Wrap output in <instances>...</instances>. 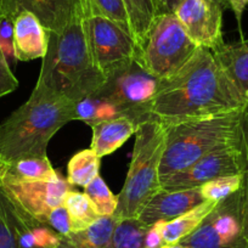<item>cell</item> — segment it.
I'll list each match as a JSON object with an SVG mask.
<instances>
[{
	"label": "cell",
	"instance_id": "cell-1",
	"mask_svg": "<svg viewBox=\"0 0 248 248\" xmlns=\"http://www.w3.org/2000/svg\"><path fill=\"white\" fill-rule=\"evenodd\" d=\"M247 104L211 50L200 47L169 79H163L151 113L164 125L237 113Z\"/></svg>",
	"mask_w": 248,
	"mask_h": 248
},
{
	"label": "cell",
	"instance_id": "cell-2",
	"mask_svg": "<svg viewBox=\"0 0 248 248\" xmlns=\"http://www.w3.org/2000/svg\"><path fill=\"white\" fill-rule=\"evenodd\" d=\"M75 121V102L37 80L30 99L0 124V161L45 157L51 138Z\"/></svg>",
	"mask_w": 248,
	"mask_h": 248
},
{
	"label": "cell",
	"instance_id": "cell-3",
	"mask_svg": "<svg viewBox=\"0 0 248 248\" xmlns=\"http://www.w3.org/2000/svg\"><path fill=\"white\" fill-rule=\"evenodd\" d=\"M49 44L38 80L72 102L96 94L106 83L90 50L84 18L71 22L60 33L47 32Z\"/></svg>",
	"mask_w": 248,
	"mask_h": 248
},
{
	"label": "cell",
	"instance_id": "cell-4",
	"mask_svg": "<svg viewBox=\"0 0 248 248\" xmlns=\"http://www.w3.org/2000/svg\"><path fill=\"white\" fill-rule=\"evenodd\" d=\"M164 147L166 125L158 118L138 125L132 161L113 214L116 218H138L150 200L163 190L159 167Z\"/></svg>",
	"mask_w": 248,
	"mask_h": 248
},
{
	"label": "cell",
	"instance_id": "cell-5",
	"mask_svg": "<svg viewBox=\"0 0 248 248\" xmlns=\"http://www.w3.org/2000/svg\"><path fill=\"white\" fill-rule=\"evenodd\" d=\"M241 113L166 125V147L159 167L161 179L187 168L220 145L237 141Z\"/></svg>",
	"mask_w": 248,
	"mask_h": 248
},
{
	"label": "cell",
	"instance_id": "cell-6",
	"mask_svg": "<svg viewBox=\"0 0 248 248\" xmlns=\"http://www.w3.org/2000/svg\"><path fill=\"white\" fill-rule=\"evenodd\" d=\"M199 49L175 14H163L156 15L135 59L147 72L163 80L183 70Z\"/></svg>",
	"mask_w": 248,
	"mask_h": 248
},
{
	"label": "cell",
	"instance_id": "cell-7",
	"mask_svg": "<svg viewBox=\"0 0 248 248\" xmlns=\"http://www.w3.org/2000/svg\"><path fill=\"white\" fill-rule=\"evenodd\" d=\"M162 79L147 72L137 59L125 62L106 76V83L96 93L116 105L122 117L137 125L154 118L151 106Z\"/></svg>",
	"mask_w": 248,
	"mask_h": 248
},
{
	"label": "cell",
	"instance_id": "cell-8",
	"mask_svg": "<svg viewBox=\"0 0 248 248\" xmlns=\"http://www.w3.org/2000/svg\"><path fill=\"white\" fill-rule=\"evenodd\" d=\"M187 248H248L243 229V190L217 204L201 225L180 241Z\"/></svg>",
	"mask_w": 248,
	"mask_h": 248
},
{
	"label": "cell",
	"instance_id": "cell-9",
	"mask_svg": "<svg viewBox=\"0 0 248 248\" xmlns=\"http://www.w3.org/2000/svg\"><path fill=\"white\" fill-rule=\"evenodd\" d=\"M245 170V161L238 139L231 144L216 147L187 168L161 179L162 189L169 191L194 189L219 176L237 175L243 174Z\"/></svg>",
	"mask_w": 248,
	"mask_h": 248
},
{
	"label": "cell",
	"instance_id": "cell-10",
	"mask_svg": "<svg viewBox=\"0 0 248 248\" xmlns=\"http://www.w3.org/2000/svg\"><path fill=\"white\" fill-rule=\"evenodd\" d=\"M84 28L93 56L105 76L137 56L133 35L108 18L90 14L84 18Z\"/></svg>",
	"mask_w": 248,
	"mask_h": 248
},
{
	"label": "cell",
	"instance_id": "cell-11",
	"mask_svg": "<svg viewBox=\"0 0 248 248\" xmlns=\"http://www.w3.org/2000/svg\"><path fill=\"white\" fill-rule=\"evenodd\" d=\"M0 185L28 213L44 224L55 208L63 206L66 196L72 190L67 179L60 174L47 180H17L0 176Z\"/></svg>",
	"mask_w": 248,
	"mask_h": 248
},
{
	"label": "cell",
	"instance_id": "cell-12",
	"mask_svg": "<svg viewBox=\"0 0 248 248\" xmlns=\"http://www.w3.org/2000/svg\"><path fill=\"white\" fill-rule=\"evenodd\" d=\"M21 11L32 13L47 32L55 33L93 14L90 0H0V16L15 18Z\"/></svg>",
	"mask_w": 248,
	"mask_h": 248
},
{
	"label": "cell",
	"instance_id": "cell-13",
	"mask_svg": "<svg viewBox=\"0 0 248 248\" xmlns=\"http://www.w3.org/2000/svg\"><path fill=\"white\" fill-rule=\"evenodd\" d=\"M174 14L199 47L213 50L224 42L221 0H184Z\"/></svg>",
	"mask_w": 248,
	"mask_h": 248
},
{
	"label": "cell",
	"instance_id": "cell-14",
	"mask_svg": "<svg viewBox=\"0 0 248 248\" xmlns=\"http://www.w3.org/2000/svg\"><path fill=\"white\" fill-rule=\"evenodd\" d=\"M1 196L17 248H56L61 237L60 233L28 213L3 186Z\"/></svg>",
	"mask_w": 248,
	"mask_h": 248
},
{
	"label": "cell",
	"instance_id": "cell-15",
	"mask_svg": "<svg viewBox=\"0 0 248 248\" xmlns=\"http://www.w3.org/2000/svg\"><path fill=\"white\" fill-rule=\"evenodd\" d=\"M204 201L200 187L173 191L162 190L150 200L138 219L145 225H152L157 221H169Z\"/></svg>",
	"mask_w": 248,
	"mask_h": 248
},
{
	"label": "cell",
	"instance_id": "cell-16",
	"mask_svg": "<svg viewBox=\"0 0 248 248\" xmlns=\"http://www.w3.org/2000/svg\"><path fill=\"white\" fill-rule=\"evenodd\" d=\"M49 34L38 17L21 11L14 20V51L18 61L43 59L46 54Z\"/></svg>",
	"mask_w": 248,
	"mask_h": 248
},
{
	"label": "cell",
	"instance_id": "cell-17",
	"mask_svg": "<svg viewBox=\"0 0 248 248\" xmlns=\"http://www.w3.org/2000/svg\"><path fill=\"white\" fill-rule=\"evenodd\" d=\"M211 51L248 107V40L223 42Z\"/></svg>",
	"mask_w": 248,
	"mask_h": 248
},
{
	"label": "cell",
	"instance_id": "cell-18",
	"mask_svg": "<svg viewBox=\"0 0 248 248\" xmlns=\"http://www.w3.org/2000/svg\"><path fill=\"white\" fill-rule=\"evenodd\" d=\"M93 130L92 146L90 149L100 157L108 156L127 142L135 134L138 125L127 117L97 122L90 125Z\"/></svg>",
	"mask_w": 248,
	"mask_h": 248
},
{
	"label": "cell",
	"instance_id": "cell-19",
	"mask_svg": "<svg viewBox=\"0 0 248 248\" xmlns=\"http://www.w3.org/2000/svg\"><path fill=\"white\" fill-rule=\"evenodd\" d=\"M219 202L204 201L169 221H157L166 245H175L196 230Z\"/></svg>",
	"mask_w": 248,
	"mask_h": 248
},
{
	"label": "cell",
	"instance_id": "cell-20",
	"mask_svg": "<svg viewBox=\"0 0 248 248\" xmlns=\"http://www.w3.org/2000/svg\"><path fill=\"white\" fill-rule=\"evenodd\" d=\"M118 220L114 216L101 217L85 230L61 236L56 248H105Z\"/></svg>",
	"mask_w": 248,
	"mask_h": 248
},
{
	"label": "cell",
	"instance_id": "cell-21",
	"mask_svg": "<svg viewBox=\"0 0 248 248\" xmlns=\"http://www.w3.org/2000/svg\"><path fill=\"white\" fill-rule=\"evenodd\" d=\"M118 117H122L118 107L99 94H93L75 104V119L84 122L89 127L97 122Z\"/></svg>",
	"mask_w": 248,
	"mask_h": 248
},
{
	"label": "cell",
	"instance_id": "cell-22",
	"mask_svg": "<svg viewBox=\"0 0 248 248\" xmlns=\"http://www.w3.org/2000/svg\"><path fill=\"white\" fill-rule=\"evenodd\" d=\"M59 175L52 168L47 156L25 158L8 163L0 176L17 179V180H47Z\"/></svg>",
	"mask_w": 248,
	"mask_h": 248
},
{
	"label": "cell",
	"instance_id": "cell-23",
	"mask_svg": "<svg viewBox=\"0 0 248 248\" xmlns=\"http://www.w3.org/2000/svg\"><path fill=\"white\" fill-rule=\"evenodd\" d=\"M63 206L66 207L71 220V232H78L92 226L101 218L94 204L84 192L71 190L66 196Z\"/></svg>",
	"mask_w": 248,
	"mask_h": 248
},
{
	"label": "cell",
	"instance_id": "cell-24",
	"mask_svg": "<svg viewBox=\"0 0 248 248\" xmlns=\"http://www.w3.org/2000/svg\"><path fill=\"white\" fill-rule=\"evenodd\" d=\"M101 158L92 149H85L73 155L67 166V180L71 185L85 187L100 175Z\"/></svg>",
	"mask_w": 248,
	"mask_h": 248
},
{
	"label": "cell",
	"instance_id": "cell-25",
	"mask_svg": "<svg viewBox=\"0 0 248 248\" xmlns=\"http://www.w3.org/2000/svg\"><path fill=\"white\" fill-rule=\"evenodd\" d=\"M147 228L138 218L119 219L105 248H145Z\"/></svg>",
	"mask_w": 248,
	"mask_h": 248
},
{
	"label": "cell",
	"instance_id": "cell-26",
	"mask_svg": "<svg viewBox=\"0 0 248 248\" xmlns=\"http://www.w3.org/2000/svg\"><path fill=\"white\" fill-rule=\"evenodd\" d=\"M123 1L129 15L133 38L139 49L156 17L154 1L152 0H123Z\"/></svg>",
	"mask_w": 248,
	"mask_h": 248
},
{
	"label": "cell",
	"instance_id": "cell-27",
	"mask_svg": "<svg viewBox=\"0 0 248 248\" xmlns=\"http://www.w3.org/2000/svg\"><path fill=\"white\" fill-rule=\"evenodd\" d=\"M84 194L89 197L95 209L101 217L113 216L118 206V196H114L104 179L97 175L84 187Z\"/></svg>",
	"mask_w": 248,
	"mask_h": 248
},
{
	"label": "cell",
	"instance_id": "cell-28",
	"mask_svg": "<svg viewBox=\"0 0 248 248\" xmlns=\"http://www.w3.org/2000/svg\"><path fill=\"white\" fill-rule=\"evenodd\" d=\"M242 185L243 174L219 176L200 186V191L206 201L220 202L241 190Z\"/></svg>",
	"mask_w": 248,
	"mask_h": 248
},
{
	"label": "cell",
	"instance_id": "cell-29",
	"mask_svg": "<svg viewBox=\"0 0 248 248\" xmlns=\"http://www.w3.org/2000/svg\"><path fill=\"white\" fill-rule=\"evenodd\" d=\"M93 14L104 16L133 35L129 15L123 0H90Z\"/></svg>",
	"mask_w": 248,
	"mask_h": 248
},
{
	"label": "cell",
	"instance_id": "cell-30",
	"mask_svg": "<svg viewBox=\"0 0 248 248\" xmlns=\"http://www.w3.org/2000/svg\"><path fill=\"white\" fill-rule=\"evenodd\" d=\"M18 87V80L14 76L10 63L0 47V97L13 93Z\"/></svg>",
	"mask_w": 248,
	"mask_h": 248
},
{
	"label": "cell",
	"instance_id": "cell-31",
	"mask_svg": "<svg viewBox=\"0 0 248 248\" xmlns=\"http://www.w3.org/2000/svg\"><path fill=\"white\" fill-rule=\"evenodd\" d=\"M0 248H17L14 231L9 223L5 207L1 196V186H0Z\"/></svg>",
	"mask_w": 248,
	"mask_h": 248
},
{
	"label": "cell",
	"instance_id": "cell-32",
	"mask_svg": "<svg viewBox=\"0 0 248 248\" xmlns=\"http://www.w3.org/2000/svg\"><path fill=\"white\" fill-rule=\"evenodd\" d=\"M46 225L54 229L61 236L68 235L71 232V220L66 207L60 206L55 208L47 218Z\"/></svg>",
	"mask_w": 248,
	"mask_h": 248
},
{
	"label": "cell",
	"instance_id": "cell-33",
	"mask_svg": "<svg viewBox=\"0 0 248 248\" xmlns=\"http://www.w3.org/2000/svg\"><path fill=\"white\" fill-rule=\"evenodd\" d=\"M240 147L245 161V168L246 170H248V107L241 113Z\"/></svg>",
	"mask_w": 248,
	"mask_h": 248
},
{
	"label": "cell",
	"instance_id": "cell-34",
	"mask_svg": "<svg viewBox=\"0 0 248 248\" xmlns=\"http://www.w3.org/2000/svg\"><path fill=\"white\" fill-rule=\"evenodd\" d=\"M166 245L163 241L158 224L155 223L149 225L145 233V248H162Z\"/></svg>",
	"mask_w": 248,
	"mask_h": 248
},
{
	"label": "cell",
	"instance_id": "cell-35",
	"mask_svg": "<svg viewBox=\"0 0 248 248\" xmlns=\"http://www.w3.org/2000/svg\"><path fill=\"white\" fill-rule=\"evenodd\" d=\"M152 1H154L156 15H163V14L175 13L178 6L184 0H152Z\"/></svg>",
	"mask_w": 248,
	"mask_h": 248
},
{
	"label": "cell",
	"instance_id": "cell-36",
	"mask_svg": "<svg viewBox=\"0 0 248 248\" xmlns=\"http://www.w3.org/2000/svg\"><path fill=\"white\" fill-rule=\"evenodd\" d=\"M243 229L246 240L248 242V170L243 173Z\"/></svg>",
	"mask_w": 248,
	"mask_h": 248
},
{
	"label": "cell",
	"instance_id": "cell-37",
	"mask_svg": "<svg viewBox=\"0 0 248 248\" xmlns=\"http://www.w3.org/2000/svg\"><path fill=\"white\" fill-rule=\"evenodd\" d=\"M228 1L230 4L231 9H232L233 14H235L236 18L240 22L243 11H245L246 6L248 5V0H228Z\"/></svg>",
	"mask_w": 248,
	"mask_h": 248
},
{
	"label": "cell",
	"instance_id": "cell-38",
	"mask_svg": "<svg viewBox=\"0 0 248 248\" xmlns=\"http://www.w3.org/2000/svg\"><path fill=\"white\" fill-rule=\"evenodd\" d=\"M162 248H187V247L180 245V243H175V245H164Z\"/></svg>",
	"mask_w": 248,
	"mask_h": 248
},
{
	"label": "cell",
	"instance_id": "cell-39",
	"mask_svg": "<svg viewBox=\"0 0 248 248\" xmlns=\"http://www.w3.org/2000/svg\"><path fill=\"white\" fill-rule=\"evenodd\" d=\"M4 167H5V163H3V162L0 161V175H1V173H3Z\"/></svg>",
	"mask_w": 248,
	"mask_h": 248
}]
</instances>
